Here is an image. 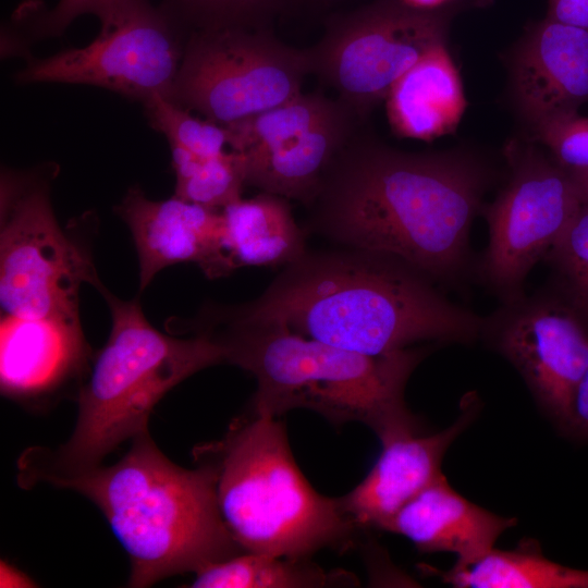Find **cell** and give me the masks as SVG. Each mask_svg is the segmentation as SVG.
<instances>
[{
  "mask_svg": "<svg viewBox=\"0 0 588 588\" xmlns=\"http://www.w3.org/2000/svg\"><path fill=\"white\" fill-rule=\"evenodd\" d=\"M359 120L343 102L309 131L267 150L242 154L246 185L308 207L331 164L356 132Z\"/></svg>",
  "mask_w": 588,
  "mask_h": 588,
  "instance_id": "obj_18",
  "label": "cell"
},
{
  "mask_svg": "<svg viewBox=\"0 0 588 588\" xmlns=\"http://www.w3.org/2000/svg\"><path fill=\"white\" fill-rule=\"evenodd\" d=\"M122 0H59L57 5L35 22L34 32L39 37H58L83 14H94L106 22Z\"/></svg>",
  "mask_w": 588,
  "mask_h": 588,
  "instance_id": "obj_29",
  "label": "cell"
},
{
  "mask_svg": "<svg viewBox=\"0 0 588 588\" xmlns=\"http://www.w3.org/2000/svg\"><path fill=\"white\" fill-rule=\"evenodd\" d=\"M192 455L210 469L222 518L245 552L299 560L353 542L358 527L339 498L308 482L278 418L250 409Z\"/></svg>",
  "mask_w": 588,
  "mask_h": 588,
  "instance_id": "obj_6",
  "label": "cell"
},
{
  "mask_svg": "<svg viewBox=\"0 0 588 588\" xmlns=\"http://www.w3.org/2000/svg\"><path fill=\"white\" fill-rule=\"evenodd\" d=\"M175 173L174 195L216 210L242 198L246 185L244 156L234 150L203 158L170 145Z\"/></svg>",
  "mask_w": 588,
  "mask_h": 588,
  "instance_id": "obj_24",
  "label": "cell"
},
{
  "mask_svg": "<svg viewBox=\"0 0 588 588\" xmlns=\"http://www.w3.org/2000/svg\"><path fill=\"white\" fill-rule=\"evenodd\" d=\"M143 105L150 125L168 138L169 145L182 147L203 158L225 151L229 145L226 126L196 118L163 96H155Z\"/></svg>",
  "mask_w": 588,
  "mask_h": 588,
  "instance_id": "obj_25",
  "label": "cell"
},
{
  "mask_svg": "<svg viewBox=\"0 0 588 588\" xmlns=\"http://www.w3.org/2000/svg\"><path fill=\"white\" fill-rule=\"evenodd\" d=\"M131 441L114 464L39 470L17 476V481L22 488L47 483L72 490L91 501L130 559L128 587L195 574L245 552L222 518L208 467L176 465L149 431Z\"/></svg>",
  "mask_w": 588,
  "mask_h": 588,
  "instance_id": "obj_4",
  "label": "cell"
},
{
  "mask_svg": "<svg viewBox=\"0 0 588 588\" xmlns=\"http://www.w3.org/2000/svg\"><path fill=\"white\" fill-rule=\"evenodd\" d=\"M431 574L458 588H588V571L546 558L537 541L523 540L511 550L495 547L477 562Z\"/></svg>",
  "mask_w": 588,
  "mask_h": 588,
  "instance_id": "obj_21",
  "label": "cell"
},
{
  "mask_svg": "<svg viewBox=\"0 0 588 588\" xmlns=\"http://www.w3.org/2000/svg\"><path fill=\"white\" fill-rule=\"evenodd\" d=\"M486 184L468 156L404 151L355 132L308 206L306 229L452 280L466 262Z\"/></svg>",
  "mask_w": 588,
  "mask_h": 588,
  "instance_id": "obj_1",
  "label": "cell"
},
{
  "mask_svg": "<svg viewBox=\"0 0 588 588\" xmlns=\"http://www.w3.org/2000/svg\"><path fill=\"white\" fill-rule=\"evenodd\" d=\"M355 585L345 572H326L309 559H285L243 552L212 563L199 572L193 588H318Z\"/></svg>",
  "mask_w": 588,
  "mask_h": 588,
  "instance_id": "obj_22",
  "label": "cell"
},
{
  "mask_svg": "<svg viewBox=\"0 0 588 588\" xmlns=\"http://www.w3.org/2000/svg\"><path fill=\"white\" fill-rule=\"evenodd\" d=\"M223 352V362L249 372L257 382L250 409L279 418L292 409L316 412L334 425L357 421L380 441L419 431L408 411L406 382L426 355L407 347L366 355L297 334L277 321L253 320L228 306L207 304L184 321Z\"/></svg>",
  "mask_w": 588,
  "mask_h": 588,
  "instance_id": "obj_3",
  "label": "cell"
},
{
  "mask_svg": "<svg viewBox=\"0 0 588 588\" xmlns=\"http://www.w3.org/2000/svg\"><path fill=\"white\" fill-rule=\"evenodd\" d=\"M461 407L457 419L439 432L420 436L418 431H405L381 441L382 451L368 475L339 498L358 528L383 530L407 502L443 475V456L475 418L477 397L468 394Z\"/></svg>",
  "mask_w": 588,
  "mask_h": 588,
  "instance_id": "obj_16",
  "label": "cell"
},
{
  "mask_svg": "<svg viewBox=\"0 0 588 588\" xmlns=\"http://www.w3.org/2000/svg\"><path fill=\"white\" fill-rule=\"evenodd\" d=\"M511 174L485 210L489 244L481 275L504 304L523 298L524 281L548 257L581 206L573 176L532 146L509 150Z\"/></svg>",
  "mask_w": 588,
  "mask_h": 588,
  "instance_id": "obj_11",
  "label": "cell"
},
{
  "mask_svg": "<svg viewBox=\"0 0 588 588\" xmlns=\"http://www.w3.org/2000/svg\"><path fill=\"white\" fill-rule=\"evenodd\" d=\"M49 192V180L38 173H1V310L19 318L79 319L81 285L95 287L100 280L89 249L58 222Z\"/></svg>",
  "mask_w": 588,
  "mask_h": 588,
  "instance_id": "obj_7",
  "label": "cell"
},
{
  "mask_svg": "<svg viewBox=\"0 0 588 588\" xmlns=\"http://www.w3.org/2000/svg\"><path fill=\"white\" fill-rule=\"evenodd\" d=\"M552 160L569 174L588 173V117L573 113L535 131Z\"/></svg>",
  "mask_w": 588,
  "mask_h": 588,
  "instance_id": "obj_28",
  "label": "cell"
},
{
  "mask_svg": "<svg viewBox=\"0 0 588 588\" xmlns=\"http://www.w3.org/2000/svg\"><path fill=\"white\" fill-rule=\"evenodd\" d=\"M283 0H168L163 7L176 20L184 17L200 28L258 27Z\"/></svg>",
  "mask_w": 588,
  "mask_h": 588,
  "instance_id": "obj_27",
  "label": "cell"
},
{
  "mask_svg": "<svg viewBox=\"0 0 588 588\" xmlns=\"http://www.w3.org/2000/svg\"><path fill=\"white\" fill-rule=\"evenodd\" d=\"M406 4L417 8V9H437V5L443 0H402Z\"/></svg>",
  "mask_w": 588,
  "mask_h": 588,
  "instance_id": "obj_34",
  "label": "cell"
},
{
  "mask_svg": "<svg viewBox=\"0 0 588 588\" xmlns=\"http://www.w3.org/2000/svg\"><path fill=\"white\" fill-rule=\"evenodd\" d=\"M96 289L109 306L112 327L77 393L73 432L54 451L25 450L17 475L102 463L120 444L148 431L152 409L172 388L224 363L222 348L209 335L162 333L149 323L138 298L123 301L101 281Z\"/></svg>",
  "mask_w": 588,
  "mask_h": 588,
  "instance_id": "obj_5",
  "label": "cell"
},
{
  "mask_svg": "<svg viewBox=\"0 0 588 588\" xmlns=\"http://www.w3.org/2000/svg\"><path fill=\"white\" fill-rule=\"evenodd\" d=\"M1 587H34L35 581L15 566L1 561L0 567Z\"/></svg>",
  "mask_w": 588,
  "mask_h": 588,
  "instance_id": "obj_32",
  "label": "cell"
},
{
  "mask_svg": "<svg viewBox=\"0 0 588 588\" xmlns=\"http://www.w3.org/2000/svg\"><path fill=\"white\" fill-rule=\"evenodd\" d=\"M452 13L376 0L335 15L321 39L308 48L311 74L334 89L362 121L420 58L446 44Z\"/></svg>",
  "mask_w": 588,
  "mask_h": 588,
  "instance_id": "obj_9",
  "label": "cell"
},
{
  "mask_svg": "<svg viewBox=\"0 0 588 588\" xmlns=\"http://www.w3.org/2000/svg\"><path fill=\"white\" fill-rule=\"evenodd\" d=\"M384 101L390 127L399 137L432 140L454 132L466 99L446 44L432 48L407 70Z\"/></svg>",
  "mask_w": 588,
  "mask_h": 588,
  "instance_id": "obj_19",
  "label": "cell"
},
{
  "mask_svg": "<svg viewBox=\"0 0 588 588\" xmlns=\"http://www.w3.org/2000/svg\"><path fill=\"white\" fill-rule=\"evenodd\" d=\"M562 430L567 436L588 440V368L574 392Z\"/></svg>",
  "mask_w": 588,
  "mask_h": 588,
  "instance_id": "obj_30",
  "label": "cell"
},
{
  "mask_svg": "<svg viewBox=\"0 0 588 588\" xmlns=\"http://www.w3.org/2000/svg\"><path fill=\"white\" fill-rule=\"evenodd\" d=\"M310 73L308 48L265 28H200L184 46L170 99L228 125L298 96Z\"/></svg>",
  "mask_w": 588,
  "mask_h": 588,
  "instance_id": "obj_8",
  "label": "cell"
},
{
  "mask_svg": "<svg viewBox=\"0 0 588 588\" xmlns=\"http://www.w3.org/2000/svg\"><path fill=\"white\" fill-rule=\"evenodd\" d=\"M576 183L579 197L583 204H588V173L571 174Z\"/></svg>",
  "mask_w": 588,
  "mask_h": 588,
  "instance_id": "obj_33",
  "label": "cell"
},
{
  "mask_svg": "<svg viewBox=\"0 0 588 588\" xmlns=\"http://www.w3.org/2000/svg\"><path fill=\"white\" fill-rule=\"evenodd\" d=\"M222 242L233 270L246 266H286L307 250L306 231L287 198L260 192L221 210Z\"/></svg>",
  "mask_w": 588,
  "mask_h": 588,
  "instance_id": "obj_20",
  "label": "cell"
},
{
  "mask_svg": "<svg viewBox=\"0 0 588 588\" xmlns=\"http://www.w3.org/2000/svg\"><path fill=\"white\" fill-rule=\"evenodd\" d=\"M432 281L390 254L307 249L256 299L228 307L240 317L277 321L303 336L372 356L420 341L478 338L486 319L451 303Z\"/></svg>",
  "mask_w": 588,
  "mask_h": 588,
  "instance_id": "obj_2",
  "label": "cell"
},
{
  "mask_svg": "<svg viewBox=\"0 0 588 588\" xmlns=\"http://www.w3.org/2000/svg\"><path fill=\"white\" fill-rule=\"evenodd\" d=\"M516 519L494 514L458 494L444 475L407 502L384 531L411 540L420 552H451L454 566L470 565L490 552Z\"/></svg>",
  "mask_w": 588,
  "mask_h": 588,
  "instance_id": "obj_17",
  "label": "cell"
},
{
  "mask_svg": "<svg viewBox=\"0 0 588 588\" xmlns=\"http://www.w3.org/2000/svg\"><path fill=\"white\" fill-rule=\"evenodd\" d=\"M547 17L588 29V0H548Z\"/></svg>",
  "mask_w": 588,
  "mask_h": 588,
  "instance_id": "obj_31",
  "label": "cell"
},
{
  "mask_svg": "<svg viewBox=\"0 0 588 588\" xmlns=\"http://www.w3.org/2000/svg\"><path fill=\"white\" fill-rule=\"evenodd\" d=\"M79 319L19 318L2 314L1 394L35 411L77 393L94 359Z\"/></svg>",
  "mask_w": 588,
  "mask_h": 588,
  "instance_id": "obj_13",
  "label": "cell"
},
{
  "mask_svg": "<svg viewBox=\"0 0 588 588\" xmlns=\"http://www.w3.org/2000/svg\"><path fill=\"white\" fill-rule=\"evenodd\" d=\"M115 212L134 241L140 292L159 271L175 264L194 262L209 279L234 271L223 248L221 210L175 195L152 200L135 185L127 189Z\"/></svg>",
  "mask_w": 588,
  "mask_h": 588,
  "instance_id": "obj_14",
  "label": "cell"
},
{
  "mask_svg": "<svg viewBox=\"0 0 588 588\" xmlns=\"http://www.w3.org/2000/svg\"><path fill=\"white\" fill-rule=\"evenodd\" d=\"M342 102L319 91L301 93L293 99L224 125L232 150L250 154L272 148L301 135L334 113Z\"/></svg>",
  "mask_w": 588,
  "mask_h": 588,
  "instance_id": "obj_23",
  "label": "cell"
},
{
  "mask_svg": "<svg viewBox=\"0 0 588 588\" xmlns=\"http://www.w3.org/2000/svg\"><path fill=\"white\" fill-rule=\"evenodd\" d=\"M483 332L562 429L588 368V330L579 315L552 301L523 297L486 319Z\"/></svg>",
  "mask_w": 588,
  "mask_h": 588,
  "instance_id": "obj_12",
  "label": "cell"
},
{
  "mask_svg": "<svg viewBox=\"0 0 588 588\" xmlns=\"http://www.w3.org/2000/svg\"><path fill=\"white\" fill-rule=\"evenodd\" d=\"M517 109L532 130L588 102V29L546 17L526 33L512 62Z\"/></svg>",
  "mask_w": 588,
  "mask_h": 588,
  "instance_id": "obj_15",
  "label": "cell"
},
{
  "mask_svg": "<svg viewBox=\"0 0 588 588\" xmlns=\"http://www.w3.org/2000/svg\"><path fill=\"white\" fill-rule=\"evenodd\" d=\"M548 257L559 272L573 309L588 320V204H581Z\"/></svg>",
  "mask_w": 588,
  "mask_h": 588,
  "instance_id": "obj_26",
  "label": "cell"
},
{
  "mask_svg": "<svg viewBox=\"0 0 588 588\" xmlns=\"http://www.w3.org/2000/svg\"><path fill=\"white\" fill-rule=\"evenodd\" d=\"M176 21L149 0H122L89 45L33 59L16 79L91 85L142 103L170 98L184 50Z\"/></svg>",
  "mask_w": 588,
  "mask_h": 588,
  "instance_id": "obj_10",
  "label": "cell"
}]
</instances>
